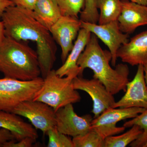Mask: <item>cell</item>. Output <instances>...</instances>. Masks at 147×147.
Wrapping results in <instances>:
<instances>
[{
    "label": "cell",
    "instance_id": "cell-3",
    "mask_svg": "<svg viewBox=\"0 0 147 147\" xmlns=\"http://www.w3.org/2000/svg\"><path fill=\"white\" fill-rule=\"evenodd\" d=\"M0 71L5 77L31 81L41 74L37 53L26 43L5 37L0 44Z\"/></svg>",
    "mask_w": 147,
    "mask_h": 147
},
{
    "label": "cell",
    "instance_id": "cell-19",
    "mask_svg": "<svg viewBox=\"0 0 147 147\" xmlns=\"http://www.w3.org/2000/svg\"><path fill=\"white\" fill-rule=\"evenodd\" d=\"M130 129L119 136H110L104 139L105 147H125L138 139L143 130L139 125H134Z\"/></svg>",
    "mask_w": 147,
    "mask_h": 147
},
{
    "label": "cell",
    "instance_id": "cell-24",
    "mask_svg": "<svg viewBox=\"0 0 147 147\" xmlns=\"http://www.w3.org/2000/svg\"><path fill=\"white\" fill-rule=\"evenodd\" d=\"M99 15L96 0H85L84 8L80 12V20L97 24Z\"/></svg>",
    "mask_w": 147,
    "mask_h": 147
},
{
    "label": "cell",
    "instance_id": "cell-16",
    "mask_svg": "<svg viewBox=\"0 0 147 147\" xmlns=\"http://www.w3.org/2000/svg\"><path fill=\"white\" fill-rule=\"evenodd\" d=\"M0 128L9 130L16 141L27 137L36 140L38 137L36 129L32 124L25 121L20 116L11 112L0 111Z\"/></svg>",
    "mask_w": 147,
    "mask_h": 147
},
{
    "label": "cell",
    "instance_id": "cell-7",
    "mask_svg": "<svg viewBox=\"0 0 147 147\" xmlns=\"http://www.w3.org/2000/svg\"><path fill=\"white\" fill-rule=\"evenodd\" d=\"M11 113L26 118L33 126L46 134L56 125V112L52 107L41 101L26 100L20 103Z\"/></svg>",
    "mask_w": 147,
    "mask_h": 147
},
{
    "label": "cell",
    "instance_id": "cell-9",
    "mask_svg": "<svg viewBox=\"0 0 147 147\" xmlns=\"http://www.w3.org/2000/svg\"><path fill=\"white\" fill-rule=\"evenodd\" d=\"M81 28L94 34L107 45L112 55L111 63L115 67L118 50L122 45L129 40V34L123 33L120 30L117 20L102 25L81 21Z\"/></svg>",
    "mask_w": 147,
    "mask_h": 147
},
{
    "label": "cell",
    "instance_id": "cell-17",
    "mask_svg": "<svg viewBox=\"0 0 147 147\" xmlns=\"http://www.w3.org/2000/svg\"><path fill=\"white\" fill-rule=\"evenodd\" d=\"M32 13L49 31L62 16L60 9L55 0H38Z\"/></svg>",
    "mask_w": 147,
    "mask_h": 147
},
{
    "label": "cell",
    "instance_id": "cell-29",
    "mask_svg": "<svg viewBox=\"0 0 147 147\" xmlns=\"http://www.w3.org/2000/svg\"><path fill=\"white\" fill-rule=\"evenodd\" d=\"M5 28L2 21H0V44L5 38Z\"/></svg>",
    "mask_w": 147,
    "mask_h": 147
},
{
    "label": "cell",
    "instance_id": "cell-5",
    "mask_svg": "<svg viewBox=\"0 0 147 147\" xmlns=\"http://www.w3.org/2000/svg\"><path fill=\"white\" fill-rule=\"evenodd\" d=\"M43 83V79L40 77L27 81L0 79V111L11 113L21 102L33 100Z\"/></svg>",
    "mask_w": 147,
    "mask_h": 147
},
{
    "label": "cell",
    "instance_id": "cell-8",
    "mask_svg": "<svg viewBox=\"0 0 147 147\" xmlns=\"http://www.w3.org/2000/svg\"><path fill=\"white\" fill-rule=\"evenodd\" d=\"M73 86L76 90L86 92L92 100L94 119L97 117L108 108H113L116 101L112 94L97 79H87L77 76L73 79Z\"/></svg>",
    "mask_w": 147,
    "mask_h": 147
},
{
    "label": "cell",
    "instance_id": "cell-13",
    "mask_svg": "<svg viewBox=\"0 0 147 147\" xmlns=\"http://www.w3.org/2000/svg\"><path fill=\"white\" fill-rule=\"evenodd\" d=\"M121 10L118 18L121 31L130 34L137 28L147 25V6L129 0H121Z\"/></svg>",
    "mask_w": 147,
    "mask_h": 147
},
{
    "label": "cell",
    "instance_id": "cell-6",
    "mask_svg": "<svg viewBox=\"0 0 147 147\" xmlns=\"http://www.w3.org/2000/svg\"><path fill=\"white\" fill-rule=\"evenodd\" d=\"M146 109L142 108H108L97 117L92 120L91 129L97 132L103 139L123 132L125 127H117L121 121L132 119L143 113Z\"/></svg>",
    "mask_w": 147,
    "mask_h": 147
},
{
    "label": "cell",
    "instance_id": "cell-1",
    "mask_svg": "<svg viewBox=\"0 0 147 147\" xmlns=\"http://www.w3.org/2000/svg\"><path fill=\"white\" fill-rule=\"evenodd\" d=\"M1 18L6 37L36 42L41 74L45 78L53 69L57 51L56 42L49 30L34 17L32 11L16 5L7 8Z\"/></svg>",
    "mask_w": 147,
    "mask_h": 147
},
{
    "label": "cell",
    "instance_id": "cell-28",
    "mask_svg": "<svg viewBox=\"0 0 147 147\" xmlns=\"http://www.w3.org/2000/svg\"><path fill=\"white\" fill-rule=\"evenodd\" d=\"M13 5H15L11 0H0V18L7 8Z\"/></svg>",
    "mask_w": 147,
    "mask_h": 147
},
{
    "label": "cell",
    "instance_id": "cell-31",
    "mask_svg": "<svg viewBox=\"0 0 147 147\" xmlns=\"http://www.w3.org/2000/svg\"><path fill=\"white\" fill-rule=\"evenodd\" d=\"M143 65H144V72L145 82L147 87V63Z\"/></svg>",
    "mask_w": 147,
    "mask_h": 147
},
{
    "label": "cell",
    "instance_id": "cell-20",
    "mask_svg": "<svg viewBox=\"0 0 147 147\" xmlns=\"http://www.w3.org/2000/svg\"><path fill=\"white\" fill-rule=\"evenodd\" d=\"M134 125H139L143 130L142 134L135 141L129 144L132 147H145L147 144V109L137 117L123 124L125 128Z\"/></svg>",
    "mask_w": 147,
    "mask_h": 147
},
{
    "label": "cell",
    "instance_id": "cell-14",
    "mask_svg": "<svg viewBox=\"0 0 147 147\" xmlns=\"http://www.w3.org/2000/svg\"><path fill=\"white\" fill-rule=\"evenodd\" d=\"M117 57L131 66L147 63V30L131 38L119 48Z\"/></svg>",
    "mask_w": 147,
    "mask_h": 147
},
{
    "label": "cell",
    "instance_id": "cell-2",
    "mask_svg": "<svg viewBox=\"0 0 147 147\" xmlns=\"http://www.w3.org/2000/svg\"><path fill=\"white\" fill-rule=\"evenodd\" d=\"M112 55L110 51L102 50L97 37L92 33L88 42L77 61L83 74L84 69L93 71V78L99 80L113 95L121 91H126L129 82V69L125 64L120 63L113 69L110 65Z\"/></svg>",
    "mask_w": 147,
    "mask_h": 147
},
{
    "label": "cell",
    "instance_id": "cell-26",
    "mask_svg": "<svg viewBox=\"0 0 147 147\" xmlns=\"http://www.w3.org/2000/svg\"><path fill=\"white\" fill-rule=\"evenodd\" d=\"M14 5L32 11L38 0H11Z\"/></svg>",
    "mask_w": 147,
    "mask_h": 147
},
{
    "label": "cell",
    "instance_id": "cell-33",
    "mask_svg": "<svg viewBox=\"0 0 147 147\" xmlns=\"http://www.w3.org/2000/svg\"><path fill=\"white\" fill-rule=\"evenodd\" d=\"M147 144H146V145H147ZM145 147H146V146H145Z\"/></svg>",
    "mask_w": 147,
    "mask_h": 147
},
{
    "label": "cell",
    "instance_id": "cell-23",
    "mask_svg": "<svg viewBox=\"0 0 147 147\" xmlns=\"http://www.w3.org/2000/svg\"><path fill=\"white\" fill-rule=\"evenodd\" d=\"M60 9L62 15L78 18L84 9L85 0H55Z\"/></svg>",
    "mask_w": 147,
    "mask_h": 147
},
{
    "label": "cell",
    "instance_id": "cell-12",
    "mask_svg": "<svg viewBox=\"0 0 147 147\" xmlns=\"http://www.w3.org/2000/svg\"><path fill=\"white\" fill-rule=\"evenodd\" d=\"M125 94L113 108L137 107L147 109V87L144 78V65H138L137 73L134 79L129 82Z\"/></svg>",
    "mask_w": 147,
    "mask_h": 147
},
{
    "label": "cell",
    "instance_id": "cell-15",
    "mask_svg": "<svg viewBox=\"0 0 147 147\" xmlns=\"http://www.w3.org/2000/svg\"><path fill=\"white\" fill-rule=\"evenodd\" d=\"M91 34L86 29H80L75 43L65 61L61 66L55 70L57 75L63 77L71 73H76L79 74L78 76H82L81 69L77 65V61L89 41Z\"/></svg>",
    "mask_w": 147,
    "mask_h": 147
},
{
    "label": "cell",
    "instance_id": "cell-32",
    "mask_svg": "<svg viewBox=\"0 0 147 147\" xmlns=\"http://www.w3.org/2000/svg\"><path fill=\"white\" fill-rule=\"evenodd\" d=\"M146 147H147V144L146 145Z\"/></svg>",
    "mask_w": 147,
    "mask_h": 147
},
{
    "label": "cell",
    "instance_id": "cell-4",
    "mask_svg": "<svg viewBox=\"0 0 147 147\" xmlns=\"http://www.w3.org/2000/svg\"><path fill=\"white\" fill-rule=\"evenodd\" d=\"M79 74L72 73L60 77L52 69L43 79V83L33 100L46 103L55 110L69 104L80 102L81 97L73 86V79Z\"/></svg>",
    "mask_w": 147,
    "mask_h": 147
},
{
    "label": "cell",
    "instance_id": "cell-25",
    "mask_svg": "<svg viewBox=\"0 0 147 147\" xmlns=\"http://www.w3.org/2000/svg\"><path fill=\"white\" fill-rule=\"evenodd\" d=\"M9 141L4 145L3 147H31L36 142V139L32 137H27L19 141Z\"/></svg>",
    "mask_w": 147,
    "mask_h": 147
},
{
    "label": "cell",
    "instance_id": "cell-18",
    "mask_svg": "<svg viewBox=\"0 0 147 147\" xmlns=\"http://www.w3.org/2000/svg\"><path fill=\"white\" fill-rule=\"evenodd\" d=\"M100 10L98 24L102 25L117 21L121 10V0H96Z\"/></svg>",
    "mask_w": 147,
    "mask_h": 147
},
{
    "label": "cell",
    "instance_id": "cell-11",
    "mask_svg": "<svg viewBox=\"0 0 147 147\" xmlns=\"http://www.w3.org/2000/svg\"><path fill=\"white\" fill-rule=\"evenodd\" d=\"M81 28V21L79 18L63 15L51 27L50 33L61 49V59L63 63L71 51L74 40Z\"/></svg>",
    "mask_w": 147,
    "mask_h": 147
},
{
    "label": "cell",
    "instance_id": "cell-22",
    "mask_svg": "<svg viewBox=\"0 0 147 147\" xmlns=\"http://www.w3.org/2000/svg\"><path fill=\"white\" fill-rule=\"evenodd\" d=\"M46 134L49 139L47 147H74L72 139L59 131L56 126L49 129Z\"/></svg>",
    "mask_w": 147,
    "mask_h": 147
},
{
    "label": "cell",
    "instance_id": "cell-30",
    "mask_svg": "<svg viewBox=\"0 0 147 147\" xmlns=\"http://www.w3.org/2000/svg\"><path fill=\"white\" fill-rule=\"evenodd\" d=\"M133 2L137 3L139 4L147 6V0H129Z\"/></svg>",
    "mask_w": 147,
    "mask_h": 147
},
{
    "label": "cell",
    "instance_id": "cell-10",
    "mask_svg": "<svg viewBox=\"0 0 147 147\" xmlns=\"http://www.w3.org/2000/svg\"><path fill=\"white\" fill-rule=\"evenodd\" d=\"M92 120L90 115H78L72 104H69L56 111L55 126L61 133L74 137L89 131Z\"/></svg>",
    "mask_w": 147,
    "mask_h": 147
},
{
    "label": "cell",
    "instance_id": "cell-21",
    "mask_svg": "<svg viewBox=\"0 0 147 147\" xmlns=\"http://www.w3.org/2000/svg\"><path fill=\"white\" fill-rule=\"evenodd\" d=\"M72 139L74 147H105L104 139L92 129Z\"/></svg>",
    "mask_w": 147,
    "mask_h": 147
},
{
    "label": "cell",
    "instance_id": "cell-27",
    "mask_svg": "<svg viewBox=\"0 0 147 147\" xmlns=\"http://www.w3.org/2000/svg\"><path fill=\"white\" fill-rule=\"evenodd\" d=\"M12 140H15V139L9 130L0 128V147H3L5 143Z\"/></svg>",
    "mask_w": 147,
    "mask_h": 147
}]
</instances>
